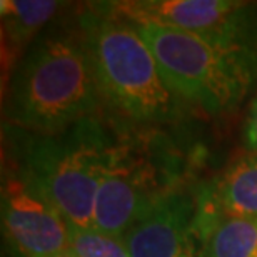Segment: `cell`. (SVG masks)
<instances>
[{"label": "cell", "instance_id": "cell-7", "mask_svg": "<svg viewBox=\"0 0 257 257\" xmlns=\"http://www.w3.org/2000/svg\"><path fill=\"white\" fill-rule=\"evenodd\" d=\"M2 232L15 257H54L69 250L64 215L15 171L2 182Z\"/></svg>", "mask_w": 257, "mask_h": 257}, {"label": "cell", "instance_id": "cell-14", "mask_svg": "<svg viewBox=\"0 0 257 257\" xmlns=\"http://www.w3.org/2000/svg\"><path fill=\"white\" fill-rule=\"evenodd\" d=\"M54 257H75L72 252H69V250H67V252H62V254H59V255H54Z\"/></svg>", "mask_w": 257, "mask_h": 257}, {"label": "cell", "instance_id": "cell-8", "mask_svg": "<svg viewBox=\"0 0 257 257\" xmlns=\"http://www.w3.org/2000/svg\"><path fill=\"white\" fill-rule=\"evenodd\" d=\"M195 195L179 189L154 204L122 235L131 257H182L194 244Z\"/></svg>", "mask_w": 257, "mask_h": 257}, {"label": "cell", "instance_id": "cell-2", "mask_svg": "<svg viewBox=\"0 0 257 257\" xmlns=\"http://www.w3.org/2000/svg\"><path fill=\"white\" fill-rule=\"evenodd\" d=\"M110 114L141 127L179 120L187 105L171 90L156 57L131 20L110 2L87 4L75 17Z\"/></svg>", "mask_w": 257, "mask_h": 257}, {"label": "cell", "instance_id": "cell-3", "mask_svg": "<svg viewBox=\"0 0 257 257\" xmlns=\"http://www.w3.org/2000/svg\"><path fill=\"white\" fill-rule=\"evenodd\" d=\"M114 122L100 115L59 134L17 128V172L64 215L67 224L92 227L97 191L117 141Z\"/></svg>", "mask_w": 257, "mask_h": 257}, {"label": "cell", "instance_id": "cell-10", "mask_svg": "<svg viewBox=\"0 0 257 257\" xmlns=\"http://www.w3.org/2000/svg\"><path fill=\"white\" fill-rule=\"evenodd\" d=\"M62 7L52 0H2V70L10 79L15 67L30 45L39 37L44 25L50 22Z\"/></svg>", "mask_w": 257, "mask_h": 257}, {"label": "cell", "instance_id": "cell-5", "mask_svg": "<svg viewBox=\"0 0 257 257\" xmlns=\"http://www.w3.org/2000/svg\"><path fill=\"white\" fill-rule=\"evenodd\" d=\"M184 156L157 132L117 134L97 191L92 227L124 235L154 204L182 189Z\"/></svg>", "mask_w": 257, "mask_h": 257}, {"label": "cell", "instance_id": "cell-11", "mask_svg": "<svg viewBox=\"0 0 257 257\" xmlns=\"http://www.w3.org/2000/svg\"><path fill=\"white\" fill-rule=\"evenodd\" d=\"M202 257H257V217L225 219L202 244Z\"/></svg>", "mask_w": 257, "mask_h": 257}, {"label": "cell", "instance_id": "cell-9", "mask_svg": "<svg viewBox=\"0 0 257 257\" xmlns=\"http://www.w3.org/2000/svg\"><path fill=\"white\" fill-rule=\"evenodd\" d=\"M195 204L192 235L200 247L222 220L257 217V152L229 164L195 194Z\"/></svg>", "mask_w": 257, "mask_h": 257}, {"label": "cell", "instance_id": "cell-13", "mask_svg": "<svg viewBox=\"0 0 257 257\" xmlns=\"http://www.w3.org/2000/svg\"><path fill=\"white\" fill-rule=\"evenodd\" d=\"M244 141L250 152H257V95L254 97L252 104L249 107L247 120L244 128Z\"/></svg>", "mask_w": 257, "mask_h": 257}, {"label": "cell", "instance_id": "cell-1", "mask_svg": "<svg viewBox=\"0 0 257 257\" xmlns=\"http://www.w3.org/2000/svg\"><path fill=\"white\" fill-rule=\"evenodd\" d=\"M10 127L59 134L104 109L94 65L77 22L40 34L7 84Z\"/></svg>", "mask_w": 257, "mask_h": 257}, {"label": "cell", "instance_id": "cell-12", "mask_svg": "<svg viewBox=\"0 0 257 257\" xmlns=\"http://www.w3.org/2000/svg\"><path fill=\"white\" fill-rule=\"evenodd\" d=\"M69 252L75 257H131L122 235L69 224Z\"/></svg>", "mask_w": 257, "mask_h": 257}, {"label": "cell", "instance_id": "cell-6", "mask_svg": "<svg viewBox=\"0 0 257 257\" xmlns=\"http://www.w3.org/2000/svg\"><path fill=\"white\" fill-rule=\"evenodd\" d=\"M128 20L181 29L257 64V4L239 0H132L110 2Z\"/></svg>", "mask_w": 257, "mask_h": 257}, {"label": "cell", "instance_id": "cell-4", "mask_svg": "<svg viewBox=\"0 0 257 257\" xmlns=\"http://www.w3.org/2000/svg\"><path fill=\"white\" fill-rule=\"evenodd\" d=\"M128 20V19H127ZM151 47L171 90L186 105L222 115L257 84V64L202 37L152 20H131Z\"/></svg>", "mask_w": 257, "mask_h": 257}]
</instances>
